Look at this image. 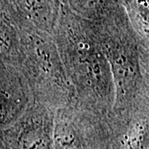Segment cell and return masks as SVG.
<instances>
[{
	"instance_id": "2",
	"label": "cell",
	"mask_w": 149,
	"mask_h": 149,
	"mask_svg": "<svg viewBox=\"0 0 149 149\" xmlns=\"http://www.w3.org/2000/svg\"><path fill=\"white\" fill-rule=\"evenodd\" d=\"M95 25L114 85V101L109 113L148 108L149 52L140 47L123 8Z\"/></svg>"
},
{
	"instance_id": "3",
	"label": "cell",
	"mask_w": 149,
	"mask_h": 149,
	"mask_svg": "<svg viewBox=\"0 0 149 149\" xmlns=\"http://www.w3.org/2000/svg\"><path fill=\"white\" fill-rule=\"evenodd\" d=\"M17 67L33 100L56 110L74 101L73 91L52 34L22 27Z\"/></svg>"
},
{
	"instance_id": "1",
	"label": "cell",
	"mask_w": 149,
	"mask_h": 149,
	"mask_svg": "<svg viewBox=\"0 0 149 149\" xmlns=\"http://www.w3.org/2000/svg\"><path fill=\"white\" fill-rule=\"evenodd\" d=\"M73 91L74 103L107 115L114 101L110 65L95 23L61 6L52 33Z\"/></svg>"
},
{
	"instance_id": "5",
	"label": "cell",
	"mask_w": 149,
	"mask_h": 149,
	"mask_svg": "<svg viewBox=\"0 0 149 149\" xmlns=\"http://www.w3.org/2000/svg\"><path fill=\"white\" fill-rule=\"evenodd\" d=\"M33 100L32 92L19 69L0 65V123L17 121Z\"/></svg>"
},
{
	"instance_id": "6",
	"label": "cell",
	"mask_w": 149,
	"mask_h": 149,
	"mask_svg": "<svg viewBox=\"0 0 149 149\" xmlns=\"http://www.w3.org/2000/svg\"><path fill=\"white\" fill-rule=\"evenodd\" d=\"M9 9L22 26L52 34L61 6L59 0H11Z\"/></svg>"
},
{
	"instance_id": "4",
	"label": "cell",
	"mask_w": 149,
	"mask_h": 149,
	"mask_svg": "<svg viewBox=\"0 0 149 149\" xmlns=\"http://www.w3.org/2000/svg\"><path fill=\"white\" fill-rule=\"evenodd\" d=\"M55 110L32 101L17 120L12 141L16 149H52Z\"/></svg>"
}]
</instances>
